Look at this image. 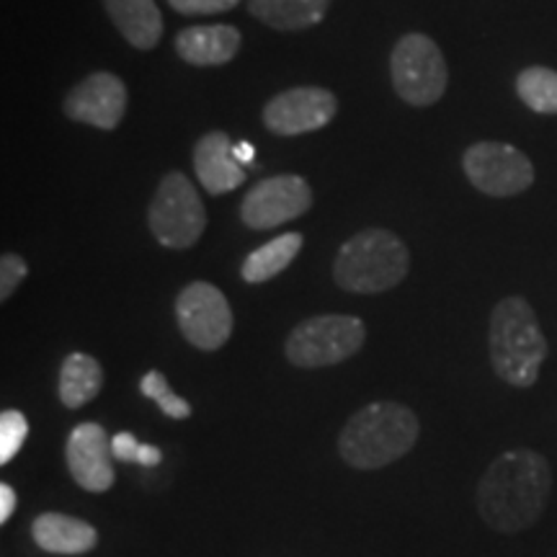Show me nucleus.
<instances>
[{
    "instance_id": "nucleus-1",
    "label": "nucleus",
    "mask_w": 557,
    "mask_h": 557,
    "mask_svg": "<svg viewBox=\"0 0 557 557\" xmlns=\"http://www.w3.org/2000/svg\"><path fill=\"white\" fill-rule=\"evenodd\" d=\"M553 470L534 449H508L487 465L478 483V513L498 534H519L545 513Z\"/></svg>"
},
{
    "instance_id": "nucleus-2",
    "label": "nucleus",
    "mask_w": 557,
    "mask_h": 557,
    "mask_svg": "<svg viewBox=\"0 0 557 557\" xmlns=\"http://www.w3.org/2000/svg\"><path fill=\"white\" fill-rule=\"evenodd\" d=\"M421 421L395 400L369 403L346 421L338 434V455L354 470H382L416 447Z\"/></svg>"
},
{
    "instance_id": "nucleus-3",
    "label": "nucleus",
    "mask_w": 557,
    "mask_h": 557,
    "mask_svg": "<svg viewBox=\"0 0 557 557\" xmlns=\"http://www.w3.org/2000/svg\"><path fill=\"white\" fill-rule=\"evenodd\" d=\"M487 351L498 380L517 389L537 385L549 346L537 312L524 297H506L487 323Z\"/></svg>"
},
{
    "instance_id": "nucleus-4",
    "label": "nucleus",
    "mask_w": 557,
    "mask_h": 557,
    "mask_svg": "<svg viewBox=\"0 0 557 557\" xmlns=\"http://www.w3.org/2000/svg\"><path fill=\"white\" fill-rule=\"evenodd\" d=\"M410 253L393 230L367 227L338 248L333 282L351 295H380L408 276Z\"/></svg>"
},
{
    "instance_id": "nucleus-5",
    "label": "nucleus",
    "mask_w": 557,
    "mask_h": 557,
    "mask_svg": "<svg viewBox=\"0 0 557 557\" xmlns=\"http://www.w3.org/2000/svg\"><path fill=\"white\" fill-rule=\"evenodd\" d=\"M367 329L354 315H315L295 325L284 344V357L297 369H325L361 351Z\"/></svg>"
},
{
    "instance_id": "nucleus-6",
    "label": "nucleus",
    "mask_w": 557,
    "mask_h": 557,
    "mask_svg": "<svg viewBox=\"0 0 557 557\" xmlns=\"http://www.w3.org/2000/svg\"><path fill=\"white\" fill-rule=\"evenodd\" d=\"M148 225L152 238L163 248L186 250L197 246L207 230V209L186 173L171 171L160 178L148 207Z\"/></svg>"
},
{
    "instance_id": "nucleus-7",
    "label": "nucleus",
    "mask_w": 557,
    "mask_h": 557,
    "mask_svg": "<svg viewBox=\"0 0 557 557\" xmlns=\"http://www.w3.org/2000/svg\"><path fill=\"white\" fill-rule=\"evenodd\" d=\"M389 78L395 94L408 107H434L436 101H442L449 83L447 60L426 34H406L395 41L389 54Z\"/></svg>"
},
{
    "instance_id": "nucleus-8",
    "label": "nucleus",
    "mask_w": 557,
    "mask_h": 557,
    "mask_svg": "<svg viewBox=\"0 0 557 557\" xmlns=\"http://www.w3.org/2000/svg\"><path fill=\"white\" fill-rule=\"evenodd\" d=\"M465 176L487 197H517L534 184V165L524 152L508 143H475L462 156Z\"/></svg>"
},
{
    "instance_id": "nucleus-9",
    "label": "nucleus",
    "mask_w": 557,
    "mask_h": 557,
    "mask_svg": "<svg viewBox=\"0 0 557 557\" xmlns=\"http://www.w3.org/2000/svg\"><path fill=\"white\" fill-rule=\"evenodd\" d=\"M181 336L199 351H218L233 336V308L227 297L209 282H191L176 297Z\"/></svg>"
},
{
    "instance_id": "nucleus-10",
    "label": "nucleus",
    "mask_w": 557,
    "mask_h": 557,
    "mask_svg": "<svg viewBox=\"0 0 557 557\" xmlns=\"http://www.w3.org/2000/svg\"><path fill=\"white\" fill-rule=\"evenodd\" d=\"M312 201L315 194L308 181L284 173V176L263 178L261 184L248 189L240 201V220L250 230H271L308 214Z\"/></svg>"
},
{
    "instance_id": "nucleus-11",
    "label": "nucleus",
    "mask_w": 557,
    "mask_h": 557,
    "mask_svg": "<svg viewBox=\"0 0 557 557\" xmlns=\"http://www.w3.org/2000/svg\"><path fill=\"white\" fill-rule=\"evenodd\" d=\"M338 99L329 88L297 86L274 96L261 111L263 127L276 137H297L318 132L336 120Z\"/></svg>"
},
{
    "instance_id": "nucleus-12",
    "label": "nucleus",
    "mask_w": 557,
    "mask_h": 557,
    "mask_svg": "<svg viewBox=\"0 0 557 557\" xmlns=\"http://www.w3.org/2000/svg\"><path fill=\"white\" fill-rule=\"evenodd\" d=\"M129 90L114 73H90L67 90L62 111L67 120L96 129H116L127 114Z\"/></svg>"
},
{
    "instance_id": "nucleus-13",
    "label": "nucleus",
    "mask_w": 557,
    "mask_h": 557,
    "mask_svg": "<svg viewBox=\"0 0 557 557\" xmlns=\"http://www.w3.org/2000/svg\"><path fill=\"white\" fill-rule=\"evenodd\" d=\"M65 462L75 485L88 493H107L116 483L111 436L101 423H78L67 434Z\"/></svg>"
},
{
    "instance_id": "nucleus-14",
    "label": "nucleus",
    "mask_w": 557,
    "mask_h": 557,
    "mask_svg": "<svg viewBox=\"0 0 557 557\" xmlns=\"http://www.w3.org/2000/svg\"><path fill=\"white\" fill-rule=\"evenodd\" d=\"M233 139L225 132H207L194 145V171L209 197L235 191L246 181V171L233 152Z\"/></svg>"
},
{
    "instance_id": "nucleus-15",
    "label": "nucleus",
    "mask_w": 557,
    "mask_h": 557,
    "mask_svg": "<svg viewBox=\"0 0 557 557\" xmlns=\"http://www.w3.org/2000/svg\"><path fill=\"white\" fill-rule=\"evenodd\" d=\"M240 32L230 24L186 26L176 34V54L197 67H220L238 58Z\"/></svg>"
},
{
    "instance_id": "nucleus-16",
    "label": "nucleus",
    "mask_w": 557,
    "mask_h": 557,
    "mask_svg": "<svg viewBox=\"0 0 557 557\" xmlns=\"http://www.w3.org/2000/svg\"><path fill=\"white\" fill-rule=\"evenodd\" d=\"M34 545L50 555H88L99 547V532L94 524L70 513H39L32 521Z\"/></svg>"
},
{
    "instance_id": "nucleus-17",
    "label": "nucleus",
    "mask_w": 557,
    "mask_h": 557,
    "mask_svg": "<svg viewBox=\"0 0 557 557\" xmlns=\"http://www.w3.org/2000/svg\"><path fill=\"white\" fill-rule=\"evenodd\" d=\"M103 9L135 50H156L163 39L165 24L156 0H103Z\"/></svg>"
},
{
    "instance_id": "nucleus-18",
    "label": "nucleus",
    "mask_w": 557,
    "mask_h": 557,
    "mask_svg": "<svg viewBox=\"0 0 557 557\" xmlns=\"http://www.w3.org/2000/svg\"><path fill=\"white\" fill-rule=\"evenodd\" d=\"M103 387V367L99 359H94L90 354L83 351H70L62 359L60 367V380H58V395L60 403L70 410H78L88 406L90 400L99 398Z\"/></svg>"
},
{
    "instance_id": "nucleus-19",
    "label": "nucleus",
    "mask_w": 557,
    "mask_h": 557,
    "mask_svg": "<svg viewBox=\"0 0 557 557\" xmlns=\"http://www.w3.org/2000/svg\"><path fill=\"white\" fill-rule=\"evenodd\" d=\"M333 0H248V13L276 32H302L320 24Z\"/></svg>"
},
{
    "instance_id": "nucleus-20",
    "label": "nucleus",
    "mask_w": 557,
    "mask_h": 557,
    "mask_svg": "<svg viewBox=\"0 0 557 557\" xmlns=\"http://www.w3.org/2000/svg\"><path fill=\"white\" fill-rule=\"evenodd\" d=\"M302 233H284L278 238L269 240L267 246L256 248L253 253L246 256L240 267V276L246 284H263L269 278L282 274L284 269H289V263L297 259L299 250H302Z\"/></svg>"
},
{
    "instance_id": "nucleus-21",
    "label": "nucleus",
    "mask_w": 557,
    "mask_h": 557,
    "mask_svg": "<svg viewBox=\"0 0 557 557\" xmlns=\"http://www.w3.org/2000/svg\"><path fill=\"white\" fill-rule=\"evenodd\" d=\"M517 94L537 114H557V70L542 65L521 70Z\"/></svg>"
},
{
    "instance_id": "nucleus-22",
    "label": "nucleus",
    "mask_w": 557,
    "mask_h": 557,
    "mask_svg": "<svg viewBox=\"0 0 557 557\" xmlns=\"http://www.w3.org/2000/svg\"><path fill=\"white\" fill-rule=\"evenodd\" d=\"M139 393L152 403H158V408L163 410L165 416L173 418V421H186L191 416V406L181 395H176L165 380L163 372L158 369H150L143 380H139Z\"/></svg>"
},
{
    "instance_id": "nucleus-23",
    "label": "nucleus",
    "mask_w": 557,
    "mask_h": 557,
    "mask_svg": "<svg viewBox=\"0 0 557 557\" xmlns=\"http://www.w3.org/2000/svg\"><path fill=\"white\" fill-rule=\"evenodd\" d=\"M29 436V421L21 410L11 408L0 413V465H9Z\"/></svg>"
},
{
    "instance_id": "nucleus-24",
    "label": "nucleus",
    "mask_w": 557,
    "mask_h": 557,
    "mask_svg": "<svg viewBox=\"0 0 557 557\" xmlns=\"http://www.w3.org/2000/svg\"><path fill=\"white\" fill-rule=\"evenodd\" d=\"M26 274H29V263L21 259L18 253L0 256V302H9Z\"/></svg>"
},
{
    "instance_id": "nucleus-25",
    "label": "nucleus",
    "mask_w": 557,
    "mask_h": 557,
    "mask_svg": "<svg viewBox=\"0 0 557 557\" xmlns=\"http://www.w3.org/2000/svg\"><path fill=\"white\" fill-rule=\"evenodd\" d=\"M240 0H169V5L181 16H212L235 9Z\"/></svg>"
},
{
    "instance_id": "nucleus-26",
    "label": "nucleus",
    "mask_w": 557,
    "mask_h": 557,
    "mask_svg": "<svg viewBox=\"0 0 557 557\" xmlns=\"http://www.w3.org/2000/svg\"><path fill=\"white\" fill-rule=\"evenodd\" d=\"M139 447L143 444L129 431H120V434H114V438H111V451H114V459H120V462H137Z\"/></svg>"
},
{
    "instance_id": "nucleus-27",
    "label": "nucleus",
    "mask_w": 557,
    "mask_h": 557,
    "mask_svg": "<svg viewBox=\"0 0 557 557\" xmlns=\"http://www.w3.org/2000/svg\"><path fill=\"white\" fill-rule=\"evenodd\" d=\"M16 511V491L9 483L0 485V524H9V519Z\"/></svg>"
},
{
    "instance_id": "nucleus-28",
    "label": "nucleus",
    "mask_w": 557,
    "mask_h": 557,
    "mask_svg": "<svg viewBox=\"0 0 557 557\" xmlns=\"http://www.w3.org/2000/svg\"><path fill=\"white\" fill-rule=\"evenodd\" d=\"M160 462H163V455H160L158 447H152V444H143V447H139V455H137L139 468H158Z\"/></svg>"
},
{
    "instance_id": "nucleus-29",
    "label": "nucleus",
    "mask_w": 557,
    "mask_h": 557,
    "mask_svg": "<svg viewBox=\"0 0 557 557\" xmlns=\"http://www.w3.org/2000/svg\"><path fill=\"white\" fill-rule=\"evenodd\" d=\"M233 152H235V158H238V163L240 165H253V160H256V150H253V145L250 143H246V139H243V143H238L233 148Z\"/></svg>"
}]
</instances>
